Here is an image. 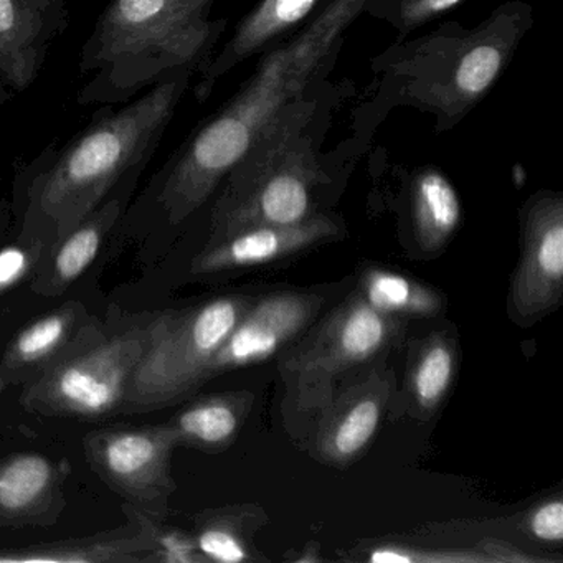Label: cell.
I'll return each instance as SVG.
<instances>
[{"instance_id": "obj_1", "label": "cell", "mask_w": 563, "mask_h": 563, "mask_svg": "<svg viewBox=\"0 0 563 563\" xmlns=\"http://www.w3.org/2000/svg\"><path fill=\"white\" fill-rule=\"evenodd\" d=\"M367 0H325L291 38L260 58L240 90L170 154L134 206L151 223L176 229L206 209L263 128L316 81L331 77L345 32Z\"/></svg>"}, {"instance_id": "obj_2", "label": "cell", "mask_w": 563, "mask_h": 563, "mask_svg": "<svg viewBox=\"0 0 563 563\" xmlns=\"http://www.w3.org/2000/svg\"><path fill=\"white\" fill-rule=\"evenodd\" d=\"M354 95L352 81L324 78L283 108L207 203L206 243L253 227L295 225L328 212L329 197L365 154L351 137L322 151L334 114Z\"/></svg>"}, {"instance_id": "obj_3", "label": "cell", "mask_w": 563, "mask_h": 563, "mask_svg": "<svg viewBox=\"0 0 563 563\" xmlns=\"http://www.w3.org/2000/svg\"><path fill=\"white\" fill-rule=\"evenodd\" d=\"M536 24L533 8L507 0L476 27L444 22L413 41L394 42L371 62L374 80L352 113L351 140L367 151L390 111L411 108L446 134L484 101Z\"/></svg>"}, {"instance_id": "obj_4", "label": "cell", "mask_w": 563, "mask_h": 563, "mask_svg": "<svg viewBox=\"0 0 563 563\" xmlns=\"http://www.w3.org/2000/svg\"><path fill=\"white\" fill-rule=\"evenodd\" d=\"M196 74L173 71L120 110L100 104L62 150L45 147L15 179L22 225L55 242L97 209L128 170L147 167Z\"/></svg>"}, {"instance_id": "obj_5", "label": "cell", "mask_w": 563, "mask_h": 563, "mask_svg": "<svg viewBox=\"0 0 563 563\" xmlns=\"http://www.w3.org/2000/svg\"><path fill=\"white\" fill-rule=\"evenodd\" d=\"M216 0H111L80 51L93 75L78 103L123 104L164 77L212 60L227 19H210Z\"/></svg>"}, {"instance_id": "obj_6", "label": "cell", "mask_w": 563, "mask_h": 563, "mask_svg": "<svg viewBox=\"0 0 563 563\" xmlns=\"http://www.w3.org/2000/svg\"><path fill=\"white\" fill-rule=\"evenodd\" d=\"M407 321L380 314L355 289L314 328L279 352L288 433L305 443L334 391L371 365L390 357L404 341Z\"/></svg>"}, {"instance_id": "obj_7", "label": "cell", "mask_w": 563, "mask_h": 563, "mask_svg": "<svg viewBox=\"0 0 563 563\" xmlns=\"http://www.w3.org/2000/svg\"><path fill=\"white\" fill-rule=\"evenodd\" d=\"M252 302L250 296H220L190 308L156 312L121 411L169 407L206 384L207 365Z\"/></svg>"}, {"instance_id": "obj_8", "label": "cell", "mask_w": 563, "mask_h": 563, "mask_svg": "<svg viewBox=\"0 0 563 563\" xmlns=\"http://www.w3.org/2000/svg\"><path fill=\"white\" fill-rule=\"evenodd\" d=\"M154 316L93 334L22 387V404L45 417L95 420L121 411L131 377L146 351Z\"/></svg>"}, {"instance_id": "obj_9", "label": "cell", "mask_w": 563, "mask_h": 563, "mask_svg": "<svg viewBox=\"0 0 563 563\" xmlns=\"http://www.w3.org/2000/svg\"><path fill=\"white\" fill-rule=\"evenodd\" d=\"M177 446L166 423L104 428L85 438V453L95 473L131 500L133 509L153 519L166 516L176 490L170 461Z\"/></svg>"}, {"instance_id": "obj_10", "label": "cell", "mask_w": 563, "mask_h": 563, "mask_svg": "<svg viewBox=\"0 0 563 563\" xmlns=\"http://www.w3.org/2000/svg\"><path fill=\"white\" fill-rule=\"evenodd\" d=\"M520 258L510 282L507 312L522 328L562 305L563 194L543 189L520 207Z\"/></svg>"}, {"instance_id": "obj_11", "label": "cell", "mask_w": 563, "mask_h": 563, "mask_svg": "<svg viewBox=\"0 0 563 563\" xmlns=\"http://www.w3.org/2000/svg\"><path fill=\"white\" fill-rule=\"evenodd\" d=\"M397 394L388 358L345 382L322 408L306 437L309 453L329 466H351L364 456Z\"/></svg>"}, {"instance_id": "obj_12", "label": "cell", "mask_w": 563, "mask_h": 563, "mask_svg": "<svg viewBox=\"0 0 563 563\" xmlns=\"http://www.w3.org/2000/svg\"><path fill=\"white\" fill-rule=\"evenodd\" d=\"M324 306L316 292L282 291L253 299L207 365L206 382L276 357L301 338Z\"/></svg>"}, {"instance_id": "obj_13", "label": "cell", "mask_w": 563, "mask_h": 563, "mask_svg": "<svg viewBox=\"0 0 563 563\" xmlns=\"http://www.w3.org/2000/svg\"><path fill=\"white\" fill-rule=\"evenodd\" d=\"M344 222L332 212H321L295 225L253 227L206 243L194 256L190 273L196 276L223 275L268 265L306 250L344 236Z\"/></svg>"}, {"instance_id": "obj_14", "label": "cell", "mask_w": 563, "mask_h": 563, "mask_svg": "<svg viewBox=\"0 0 563 563\" xmlns=\"http://www.w3.org/2000/svg\"><path fill=\"white\" fill-rule=\"evenodd\" d=\"M144 169L128 170L97 209L52 243L32 275L31 286L37 295L45 298L64 295L93 265L108 236L126 216Z\"/></svg>"}, {"instance_id": "obj_15", "label": "cell", "mask_w": 563, "mask_h": 563, "mask_svg": "<svg viewBox=\"0 0 563 563\" xmlns=\"http://www.w3.org/2000/svg\"><path fill=\"white\" fill-rule=\"evenodd\" d=\"M70 24L68 0H0V80L25 91Z\"/></svg>"}, {"instance_id": "obj_16", "label": "cell", "mask_w": 563, "mask_h": 563, "mask_svg": "<svg viewBox=\"0 0 563 563\" xmlns=\"http://www.w3.org/2000/svg\"><path fill=\"white\" fill-rule=\"evenodd\" d=\"M325 0H258V4L239 22L232 37L200 71L194 87V97L206 103L213 88L243 62L263 55L285 44L309 19L322 8Z\"/></svg>"}, {"instance_id": "obj_17", "label": "cell", "mask_w": 563, "mask_h": 563, "mask_svg": "<svg viewBox=\"0 0 563 563\" xmlns=\"http://www.w3.org/2000/svg\"><path fill=\"white\" fill-rule=\"evenodd\" d=\"M100 328L77 302L64 305L18 332L0 361V391L25 387Z\"/></svg>"}, {"instance_id": "obj_18", "label": "cell", "mask_w": 563, "mask_h": 563, "mask_svg": "<svg viewBox=\"0 0 563 563\" xmlns=\"http://www.w3.org/2000/svg\"><path fill=\"white\" fill-rule=\"evenodd\" d=\"M136 529H121L103 536L60 542L34 543L27 547H0V563H153L154 537L151 519L126 506Z\"/></svg>"}, {"instance_id": "obj_19", "label": "cell", "mask_w": 563, "mask_h": 563, "mask_svg": "<svg viewBox=\"0 0 563 563\" xmlns=\"http://www.w3.org/2000/svg\"><path fill=\"white\" fill-rule=\"evenodd\" d=\"M404 203L418 249L430 255L443 252L463 222L461 197L450 177L433 164L405 170Z\"/></svg>"}, {"instance_id": "obj_20", "label": "cell", "mask_w": 563, "mask_h": 563, "mask_svg": "<svg viewBox=\"0 0 563 563\" xmlns=\"http://www.w3.org/2000/svg\"><path fill=\"white\" fill-rule=\"evenodd\" d=\"M62 473L44 454L18 453L0 460V523H37L57 509Z\"/></svg>"}, {"instance_id": "obj_21", "label": "cell", "mask_w": 563, "mask_h": 563, "mask_svg": "<svg viewBox=\"0 0 563 563\" xmlns=\"http://www.w3.org/2000/svg\"><path fill=\"white\" fill-rule=\"evenodd\" d=\"M457 339L438 329L408 347L405 411L415 420H430L446 400L460 368Z\"/></svg>"}, {"instance_id": "obj_22", "label": "cell", "mask_w": 563, "mask_h": 563, "mask_svg": "<svg viewBox=\"0 0 563 563\" xmlns=\"http://www.w3.org/2000/svg\"><path fill=\"white\" fill-rule=\"evenodd\" d=\"M253 401L255 395L246 390L209 395L180 408L166 424L179 446L219 453L239 437Z\"/></svg>"}, {"instance_id": "obj_23", "label": "cell", "mask_w": 563, "mask_h": 563, "mask_svg": "<svg viewBox=\"0 0 563 563\" xmlns=\"http://www.w3.org/2000/svg\"><path fill=\"white\" fill-rule=\"evenodd\" d=\"M266 520L263 509L256 506L210 510L197 517L194 542L203 562H253L260 559L253 537Z\"/></svg>"}, {"instance_id": "obj_24", "label": "cell", "mask_w": 563, "mask_h": 563, "mask_svg": "<svg viewBox=\"0 0 563 563\" xmlns=\"http://www.w3.org/2000/svg\"><path fill=\"white\" fill-rule=\"evenodd\" d=\"M355 289L375 311L401 321L437 318L446 308L437 289L390 269H367Z\"/></svg>"}, {"instance_id": "obj_25", "label": "cell", "mask_w": 563, "mask_h": 563, "mask_svg": "<svg viewBox=\"0 0 563 563\" xmlns=\"http://www.w3.org/2000/svg\"><path fill=\"white\" fill-rule=\"evenodd\" d=\"M463 2L464 0H367L364 15L390 25L397 32L395 42H404L413 32L427 27Z\"/></svg>"}, {"instance_id": "obj_26", "label": "cell", "mask_w": 563, "mask_h": 563, "mask_svg": "<svg viewBox=\"0 0 563 563\" xmlns=\"http://www.w3.org/2000/svg\"><path fill=\"white\" fill-rule=\"evenodd\" d=\"M52 243L37 230L22 227L18 242L0 249V298L34 275Z\"/></svg>"}, {"instance_id": "obj_27", "label": "cell", "mask_w": 563, "mask_h": 563, "mask_svg": "<svg viewBox=\"0 0 563 563\" xmlns=\"http://www.w3.org/2000/svg\"><path fill=\"white\" fill-rule=\"evenodd\" d=\"M372 563H483L493 562L484 552L427 550L407 545H378L367 556Z\"/></svg>"}, {"instance_id": "obj_28", "label": "cell", "mask_w": 563, "mask_h": 563, "mask_svg": "<svg viewBox=\"0 0 563 563\" xmlns=\"http://www.w3.org/2000/svg\"><path fill=\"white\" fill-rule=\"evenodd\" d=\"M150 519L151 529H153L156 562H203L192 536H187V533L179 532V530L161 529L156 523V519H153V517H150Z\"/></svg>"}, {"instance_id": "obj_29", "label": "cell", "mask_w": 563, "mask_h": 563, "mask_svg": "<svg viewBox=\"0 0 563 563\" xmlns=\"http://www.w3.org/2000/svg\"><path fill=\"white\" fill-rule=\"evenodd\" d=\"M527 529L533 539L545 543H562L563 540V503L560 497L543 500L527 517Z\"/></svg>"}, {"instance_id": "obj_30", "label": "cell", "mask_w": 563, "mask_h": 563, "mask_svg": "<svg viewBox=\"0 0 563 563\" xmlns=\"http://www.w3.org/2000/svg\"><path fill=\"white\" fill-rule=\"evenodd\" d=\"M484 553L490 556L493 562H539L540 559H536L532 555H526L520 553L519 550L514 547L507 545V543L500 542H484Z\"/></svg>"}, {"instance_id": "obj_31", "label": "cell", "mask_w": 563, "mask_h": 563, "mask_svg": "<svg viewBox=\"0 0 563 563\" xmlns=\"http://www.w3.org/2000/svg\"><path fill=\"white\" fill-rule=\"evenodd\" d=\"M0 212H2V202H0Z\"/></svg>"}]
</instances>
